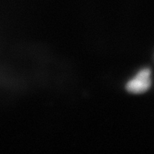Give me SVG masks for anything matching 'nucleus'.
Masks as SVG:
<instances>
[{
    "label": "nucleus",
    "mask_w": 154,
    "mask_h": 154,
    "mask_svg": "<svg viewBox=\"0 0 154 154\" xmlns=\"http://www.w3.org/2000/svg\"><path fill=\"white\" fill-rule=\"evenodd\" d=\"M151 74L149 69H142L135 78L127 83V91L134 94H141L148 91L151 86Z\"/></svg>",
    "instance_id": "nucleus-1"
}]
</instances>
